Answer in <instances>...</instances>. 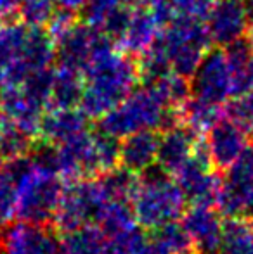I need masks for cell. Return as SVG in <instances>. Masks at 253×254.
Wrapping results in <instances>:
<instances>
[{
	"instance_id": "cell-40",
	"label": "cell",
	"mask_w": 253,
	"mask_h": 254,
	"mask_svg": "<svg viewBox=\"0 0 253 254\" xmlns=\"http://www.w3.org/2000/svg\"><path fill=\"white\" fill-rule=\"evenodd\" d=\"M135 254H163V253L160 251V249L156 248V246L153 244L151 241H146L144 246H142V248L139 249V251L135 253Z\"/></svg>"
},
{
	"instance_id": "cell-31",
	"label": "cell",
	"mask_w": 253,
	"mask_h": 254,
	"mask_svg": "<svg viewBox=\"0 0 253 254\" xmlns=\"http://www.w3.org/2000/svg\"><path fill=\"white\" fill-rule=\"evenodd\" d=\"M148 241L141 227H134L130 230L118 234L104 235L101 254H135Z\"/></svg>"
},
{
	"instance_id": "cell-33",
	"label": "cell",
	"mask_w": 253,
	"mask_h": 254,
	"mask_svg": "<svg viewBox=\"0 0 253 254\" xmlns=\"http://www.w3.org/2000/svg\"><path fill=\"white\" fill-rule=\"evenodd\" d=\"M14 218H16V184L5 164L0 170V230L12 223Z\"/></svg>"
},
{
	"instance_id": "cell-30",
	"label": "cell",
	"mask_w": 253,
	"mask_h": 254,
	"mask_svg": "<svg viewBox=\"0 0 253 254\" xmlns=\"http://www.w3.org/2000/svg\"><path fill=\"white\" fill-rule=\"evenodd\" d=\"M149 85L158 92V95L163 99V102H165L167 106L175 111L179 109L180 104L192 94L189 78L180 76V74L173 73V71L167 73L165 76L158 78V80L151 81Z\"/></svg>"
},
{
	"instance_id": "cell-1",
	"label": "cell",
	"mask_w": 253,
	"mask_h": 254,
	"mask_svg": "<svg viewBox=\"0 0 253 254\" xmlns=\"http://www.w3.org/2000/svg\"><path fill=\"white\" fill-rule=\"evenodd\" d=\"M82 73L85 85L78 106L88 120H99L122 102L141 81L137 61L104 33L99 35Z\"/></svg>"
},
{
	"instance_id": "cell-5",
	"label": "cell",
	"mask_w": 253,
	"mask_h": 254,
	"mask_svg": "<svg viewBox=\"0 0 253 254\" xmlns=\"http://www.w3.org/2000/svg\"><path fill=\"white\" fill-rule=\"evenodd\" d=\"M160 40L169 54L170 67L180 76L192 78L212 40L201 17L175 14L160 31Z\"/></svg>"
},
{
	"instance_id": "cell-4",
	"label": "cell",
	"mask_w": 253,
	"mask_h": 254,
	"mask_svg": "<svg viewBox=\"0 0 253 254\" xmlns=\"http://www.w3.org/2000/svg\"><path fill=\"white\" fill-rule=\"evenodd\" d=\"M128 202L139 227L153 232L167 223L179 221L187 201L175 178L156 171L139 178Z\"/></svg>"
},
{
	"instance_id": "cell-24",
	"label": "cell",
	"mask_w": 253,
	"mask_h": 254,
	"mask_svg": "<svg viewBox=\"0 0 253 254\" xmlns=\"http://www.w3.org/2000/svg\"><path fill=\"white\" fill-rule=\"evenodd\" d=\"M217 254H253V221L227 218Z\"/></svg>"
},
{
	"instance_id": "cell-41",
	"label": "cell",
	"mask_w": 253,
	"mask_h": 254,
	"mask_svg": "<svg viewBox=\"0 0 253 254\" xmlns=\"http://www.w3.org/2000/svg\"><path fill=\"white\" fill-rule=\"evenodd\" d=\"M245 7H247L248 14H250V17H253V0H245Z\"/></svg>"
},
{
	"instance_id": "cell-16",
	"label": "cell",
	"mask_w": 253,
	"mask_h": 254,
	"mask_svg": "<svg viewBox=\"0 0 253 254\" xmlns=\"http://www.w3.org/2000/svg\"><path fill=\"white\" fill-rule=\"evenodd\" d=\"M99 35L101 31L92 28L85 21H77L56 40V61H59L61 66H70L82 71L94 51Z\"/></svg>"
},
{
	"instance_id": "cell-9",
	"label": "cell",
	"mask_w": 253,
	"mask_h": 254,
	"mask_svg": "<svg viewBox=\"0 0 253 254\" xmlns=\"http://www.w3.org/2000/svg\"><path fill=\"white\" fill-rule=\"evenodd\" d=\"M172 177L175 178L186 201L191 204H212L213 206L220 185V177L215 173V168L210 164L201 142L191 159L186 161Z\"/></svg>"
},
{
	"instance_id": "cell-10",
	"label": "cell",
	"mask_w": 253,
	"mask_h": 254,
	"mask_svg": "<svg viewBox=\"0 0 253 254\" xmlns=\"http://www.w3.org/2000/svg\"><path fill=\"white\" fill-rule=\"evenodd\" d=\"M192 95L224 106L233 99L229 67L224 49H210L191 78Z\"/></svg>"
},
{
	"instance_id": "cell-34",
	"label": "cell",
	"mask_w": 253,
	"mask_h": 254,
	"mask_svg": "<svg viewBox=\"0 0 253 254\" xmlns=\"http://www.w3.org/2000/svg\"><path fill=\"white\" fill-rule=\"evenodd\" d=\"M132 9H134V7H132L130 3H127V5H120V7H116V9H113L111 12H108V16L104 17V21H102L99 31H101V33H104L106 37L111 38L113 42H116V44H118V40L122 38V35L125 33L128 21H130Z\"/></svg>"
},
{
	"instance_id": "cell-13",
	"label": "cell",
	"mask_w": 253,
	"mask_h": 254,
	"mask_svg": "<svg viewBox=\"0 0 253 254\" xmlns=\"http://www.w3.org/2000/svg\"><path fill=\"white\" fill-rule=\"evenodd\" d=\"M182 227L199 254H217L222 239L220 213L212 204H191L182 213Z\"/></svg>"
},
{
	"instance_id": "cell-27",
	"label": "cell",
	"mask_w": 253,
	"mask_h": 254,
	"mask_svg": "<svg viewBox=\"0 0 253 254\" xmlns=\"http://www.w3.org/2000/svg\"><path fill=\"white\" fill-rule=\"evenodd\" d=\"M106 201H130L139 182V175L123 166H116L97 178Z\"/></svg>"
},
{
	"instance_id": "cell-23",
	"label": "cell",
	"mask_w": 253,
	"mask_h": 254,
	"mask_svg": "<svg viewBox=\"0 0 253 254\" xmlns=\"http://www.w3.org/2000/svg\"><path fill=\"white\" fill-rule=\"evenodd\" d=\"M35 144L37 140L33 137L24 133L16 123H12L3 114L0 116V159L3 163H12L31 154Z\"/></svg>"
},
{
	"instance_id": "cell-11",
	"label": "cell",
	"mask_w": 253,
	"mask_h": 254,
	"mask_svg": "<svg viewBox=\"0 0 253 254\" xmlns=\"http://www.w3.org/2000/svg\"><path fill=\"white\" fill-rule=\"evenodd\" d=\"M203 21L212 44L219 47L243 38L250 28V14L243 0H215Z\"/></svg>"
},
{
	"instance_id": "cell-42",
	"label": "cell",
	"mask_w": 253,
	"mask_h": 254,
	"mask_svg": "<svg viewBox=\"0 0 253 254\" xmlns=\"http://www.w3.org/2000/svg\"><path fill=\"white\" fill-rule=\"evenodd\" d=\"M141 5H144V7H151L153 3H156V2H160V0H137Z\"/></svg>"
},
{
	"instance_id": "cell-12",
	"label": "cell",
	"mask_w": 253,
	"mask_h": 254,
	"mask_svg": "<svg viewBox=\"0 0 253 254\" xmlns=\"http://www.w3.org/2000/svg\"><path fill=\"white\" fill-rule=\"evenodd\" d=\"M59 241L40 223L16 221L0 230V254H58Z\"/></svg>"
},
{
	"instance_id": "cell-21",
	"label": "cell",
	"mask_w": 253,
	"mask_h": 254,
	"mask_svg": "<svg viewBox=\"0 0 253 254\" xmlns=\"http://www.w3.org/2000/svg\"><path fill=\"white\" fill-rule=\"evenodd\" d=\"M84 73L70 66H61L52 69L51 85V107H78L84 94Z\"/></svg>"
},
{
	"instance_id": "cell-22",
	"label": "cell",
	"mask_w": 253,
	"mask_h": 254,
	"mask_svg": "<svg viewBox=\"0 0 253 254\" xmlns=\"http://www.w3.org/2000/svg\"><path fill=\"white\" fill-rule=\"evenodd\" d=\"M224 106L212 104L191 94L177 109V120L198 135H205L220 118H224Z\"/></svg>"
},
{
	"instance_id": "cell-37",
	"label": "cell",
	"mask_w": 253,
	"mask_h": 254,
	"mask_svg": "<svg viewBox=\"0 0 253 254\" xmlns=\"http://www.w3.org/2000/svg\"><path fill=\"white\" fill-rule=\"evenodd\" d=\"M215 0H170L175 14H184V16L205 17L210 7L213 5Z\"/></svg>"
},
{
	"instance_id": "cell-3",
	"label": "cell",
	"mask_w": 253,
	"mask_h": 254,
	"mask_svg": "<svg viewBox=\"0 0 253 254\" xmlns=\"http://www.w3.org/2000/svg\"><path fill=\"white\" fill-rule=\"evenodd\" d=\"M173 123H177V111L167 106L151 85L144 83L99 118V131L122 140L135 131H158Z\"/></svg>"
},
{
	"instance_id": "cell-15",
	"label": "cell",
	"mask_w": 253,
	"mask_h": 254,
	"mask_svg": "<svg viewBox=\"0 0 253 254\" xmlns=\"http://www.w3.org/2000/svg\"><path fill=\"white\" fill-rule=\"evenodd\" d=\"M88 130V118L78 107H51L44 111L38 140L44 145H58Z\"/></svg>"
},
{
	"instance_id": "cell-35",
	"label": "cell",
	"mask_w": 253,
	"mask_h": 254,
	"mask_svg": "<svg viewBox=\"0 0 253 254\" xmlns=\"http://www.w3.org/2000/svg\"><path fill=\"white\" fill-rule=\"evenodd\" d=\"M132 0H88L84 5V21L90 24L92 28L99 30L108 12H111L113 9L120 5H127Z\"/></svg>"
},
{
	"instance_id": "cell-6",
	"label": "cell",
	"mask_w": 253,
	"mask_h": 254,
	"mask_svg": "<svg viewBox=\"0 0 253 254\" xmlns=\"http://www.w3.org/2000/svg\"><path fill=\"white\" fill-rule=\"evenodd\" d=\"M106 202L101 185L94 178L70 182L63 189V195L52 216L54 227L61 234H68L84 225L94 223L97 211Z\"/></svg>"
},
{
	"instance_id": "cell-39",
	"label": "cell",
	"mask_w": 253,
	"mask_h": 254,
	"mask_svg": "<svg viewBox=\"0 0 253 254\" xmlns=\"http://www.w3.org/2000/svg\"><path fill=\"white\" fill-rule=\"evenodd\" d=\"M88 0H58V5L64 7V9H70V10H80L84 9V5L87 3Z\"/></svg>"
},
{
	"instance_id": "cell-7",
	"label": "cell",
	"mask_w": 253,
	"mask_h": 254,
	"mask_svg": "<svg viewBox=\"0 0 253 254\" xmlns=\"http://www.w3.org/2000/svg\"><path fill=\"white\" fill-rule=\"evenodd\" d=\"M213 206L220 216H253V145L226 170V177L220 178Z\"/></svg>"
},
{
	"instance_id": "cell-17",
	"label": "cell",
	"mask_w": 253,
	"mask_h": 254,
	"mask_svg": "<svg viewBox=\"0 0 253 254\" xmlns=\"http://www.w3.org/2000/svg\"><path fill=\"white\" fill-rule=\"evenodd\" d=\"M0 111L24 133L38 140V130H40L42 114L45 107L33 101L19 85L0 90Z\"/></svg>"
},
{
	"instance_id": "cell-25",
	"label": "cell",
	"mask_w": 253,
	"mask_h": 254,
	"mask_svg": "<svg viewBox=\"0 0 253 254\" xmlns=\"http://www.w3.org/2000/svg\"><path fill=\"white\" fill-rule=\"evenodd\" d=\"M104 234L94 223L84 225L73 232L64 234L59 242L58 254H101Z\"/></svg>"
},
{
	"instance_id": "cell-45",
	"label": "cell",
	"mask_w": 253,
	"mask_h": 254,
	"mask_svg": "<svg viewBox=\"0 0 253 254\" xmlns=\"http://www.w3.org/2000/svg\"><path fill=\"white\" fill-rule=\"evenodd\" d=\"M250 135H252V137H253V133H250Z\"/></svg>"
},
{
	"instance_id": "cell-14",
	"label": "cell",
	"mask_w": 253,
	"mask_h": 254,
	"mask_svg": "<svg viewBox=\"0 0 253 254\" xmlns=\"http://www.w3.org/2000/svg\"><path fill=\"white\" fill-rule=\"evenodd\" d=\"M199 145L198 133L182 123H173L163 128L158 137L156 166L160 171L172 177L186 161H189Z\"/></svg>"
},
{
	"instance_id": "cell-2",
	"label": "cell",
	"mask_w": 253,
	"mask_h": 254,
	"mask_svg": "<svg viewBox=\"0 0 253 254\" xmlns=\"http://www.w3.org/2000/svg\"><path fill=\"white\" fill-rule=\"evenodd\" d=\"M45 147L7 163L16 184V216L40 225L52 220L64 189V182L52 166L51 145Z\"/></svg>"
},
{
	"instance_id": "cell-46",
	"label": "cell",
	"mask_w": 253,
	"mask_h": 254,
	"mask_svg": "<svg viewBox=\"0 0 253 254\" xmlns=\"http://www.w3.org/2000/svg\"><path fill=\"white\" fill-rule=\"evenodd\" d=\"M192 254H194V253H192Z\"/></svg>"
},
{
	"instance_id": "cell-32",
	"label": "cell",
	"mask_w": 253,
	"mask_h": 254,
	"mask_svg": "<svg viewBox=\"0 0 253 254\" xmlns=\"http://www.w3.org/2000/svg\"><path fill=\"white\" fill-rule=\"evenodd\" d=\"M58 0H21L19 17L26 26L44 28L56 10Z\"/></svg>"
},
{
	"instance_id": "cell-36",
	"label": "cell",
	"mask_w": 253,
	"mask_h": 254,
	"mask_svg": "<svg viewBox=\"0 0 253 254\" xmlns=\"http://www.w3.org/2000/svg\"><path fill=\"white\" fill-rule=\"evenodd\" d=\"M227 114L238 121L248 133H253V90L241 97H234L227 107Z\"/></svg>"
},
{
	"instance_id": "cell-18",
	"label": "cell",
	"mask_w": 253,
	"mask_h": 254,
	"mask_svg": "<svg viewBox=\"0 0 253 254\" xmlns=\"http://www.w3.org/2000/svg\"><path fill=\"white\" fill-rule=\"evenodd\" d=\"M158 131L141 130L120 140V164L135 175L151 171L156 164Z\"/></svg>"
},
{
	"instance_id": "cell-20",
	"label": "cell",
	"mask_w": 253,
	"mask_h": 254,
	"mask_svg": "<svg viewBox=\"0 0 253 254\" xmlns=\"http://www.w3.org/2000/svg\"><path fill=\"white\" fill-rule=\"evenodd\" d=\"M226 63L229 67L231 92L234 97L253 90V45L247 37L224 47Z\"/></svg>"
},
{
	"instance_id": "cell-29",
	"label": "cell",
	"mask_w": 253,
	"mask_h": 254,
	"mask_svg": "<svg viewBox=\"0 0 253 254\" xmlns=\"http://www.w3.org/2000/svg\"><path fill=\"white\" fill-rule=\"evenodd\" d=\"M139 66V76L144 83H151V81L158 80V78L165 76L167 73L172 71L169 61V54L163 47L160 37L149 49H146L141 54V59L137 63Z\"/></svg>"
},
{
	"instance_id": "cell-47",
	"label": "cell",
	"mask_w": 253,
	"mask_h": 254,
	"mask_svg": "<svg viewBox=\"0 0 253 254\" xmlns=\"http://www.w3.org/2000/svg\"><path fill=\"white\" fill-rule=\"evenodd\" d=\"M252 221H253V220H252Z\"/></svg>"
},
{
	"instance_id": "cell-43",
	"label": "cell",
	"mask_w": 253,
	"mask_h": 254,
	"mask_svg": "<svg viewBox=\"0 0 253 254\" xmlns=\"http://www.w3.org/2000/svg\"><path fill=\"white\" fill-rule=\"evenodd\" d=\"M248 40L253 45V24H250V28H248Z\"/></svg>"
},
{
	"instance_id": "cell-28",
	"label": "cell",
	"mask_w": 253,
	"mask_h": 254,
	"mask_svg": "<svg viewBox=\"0 0 253 254\" xmlns=\"http://www.w3.org/2000/svg\"><path fill=\"white\" fill-rule=\"evenodd\" d=\"M151 242L160 249L163 254H192L194 246H192L189 235L184 230L182 223L172 221L163 227L156 228Z\"/></svg>"
},
{
	"instance_id": "cell-19",
	"label": "cell",
	"mask_w": 253,
	"mask_h": 254,
	"mask_svg": "<svg viewBox=\"0 0 253 254\" xmlns=\"http://www.w3.org/2000/svg\"><path fill=\"white\" fill-rule=\"evenodd\" d=\"M162 31V24L155 17L149 7H134L125 33L118 40V47L130 56H141L156 42Z\"/></svg>"
},
{
	"instance_id": "cell-8",
	"label": "cell",
	"mask_w": 253,
	"mask_h": 254,
	"mask_svg": "<svg viewBox=\"0 0 253 254\" xmlns=\"http://www.w3.org/2000/svg\"><path fill=\"white\" fill-rule=\"evenodd\" d=\"M203 140V151L215 170L226 171L250 147V133L233 118H220Z\"/></svg>"
},
{
	"instance_id": "cell-44",
	"label": "cell",
	"mask_w": 253,
	"mask_h": 254,
	"mask_svg": "<svg viewBox=\"0 0 253 254\" xmlns=\"http://www.w3.org/2000/svg\"><path fill=\"white\" fill-rule=\"evenodd\" d=\"M2 30H3V21H2V17H0V33H2Z\"/></svg>"
},
{
	"instance_id": "cell-38",
	"label": "cell",
	"mask_w": 253,
	"mask_h": 254,
	"mask_svg": "<svg viewBox=\"0 0 253 254\" xmlns=\"http://www.w3.org/2000/svg\"><path fill=\"white\" fill-rule=\"evenodd\" d=\"M21 0H0V17H12L17 14Z\"/></svg>"
},
{
	"instance_id": "cell-26",
	"label": "cell",
	"mask_w": 253,
	"mask_h": 254,
	"mask_svg": "<svg viewBox=\"0 0 253 254\" xmlns=\"http://www.w3.org/2000/svg\"><path fill=\"white\" fill-rule=\"evenodd\" d=\"M95 223L104 235L118 234L139 227L132 213V207L127 201H106L97 211Z\"/></svg>"
}]
</instances>
